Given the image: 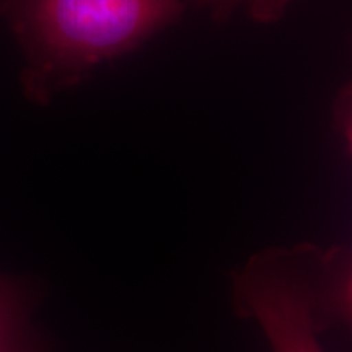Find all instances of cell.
<instances>
[{
    "instance_id": "cell-1",
    "label": "cell",
    "mask_w": 352,
    "mask_h": 352,
    "mask_svg": "<svg viewBox=\"0 0 352 352\" xmlns=\"http://www.w3.org/2000/svg\"><path fill=\"white\" fill-rule=\"evenodd\" d=\"M182 0H0L25 56L21 90L46 104L183 15Z\"/></svg>"
},
{
    "instance_id": "cell-2",
    "label": "cell",
    "mask_w": 352,
    "mask_h": 352,
    "mask_svg": "<svg viewBox=\"0 0 352 352\" xmlns=\"http://www.w3.org/2000/svg\"><path fill=\"white\" fill-rule=\"evenodd\" d=\"M331 261L308 243L263 250L233 277L236 314L256 321L272 352H324L320 333L338 290Z\"/></svg>"
},
{
    "instance_id": "cell-3",
    "label": "cell",
    "mask_w": 352,
    "mask_h": 352,
    "mask_svg": "<svg viewBox=\"0 0 352 352\" xmlns=\"http://www.w3.org/2000/svg\"><path fill=\"white\" fill-rule=\"evenodd\" d=\"M33 305L32 289L0 277V352H51L32 321Z\"/></svg>"
},
{
    "instance_id": "cell-4",
    "label": "cell",
    "mask_w": 352,
    "mask_h": 352,
    "mask_svg": "<svg viewBox=\"0 0 352 352\" xmlns=\"http://www.w3.org/2000/svg\"><path fill=\"white\" fill-rule=\"evenodd\" d=\"M212 13L214 19L227 20L233 13L245 12L256 23H276L297 0H196Z\"/></svg>"
},
{
    "instance_id": "cell-5",
    "label": "cell",
    "mask_w": 352,
    "mask_h": 352,
    "mask_svg": "<svg viewBox=\"0 0 352 352\" xmlns=\"http://www.w3.org/2000/svg\"><path fill=\"white\" fill-rule=\"evenodd\" d=\"M336 116L352 152V83L344 88L336 104Z\"/></svg>"
},
{
    "instance_id": "cell-6",
    "label": "cell",
    "mask_w": 352,
    "mask_h": 352,
    "mask_svg": "<svg viewBox=\"0 0 352 352\" xmlns=\"http://www.w3.org/2000/svg\"><path fill=\"white\" fill-rule=\"evenodd\" d=\"M334 303H336L338 310L344 315V318L351 324L352 329V270L344 277L340 289L336 290V300H334Z\"/></svg>"
}]
</instances>
